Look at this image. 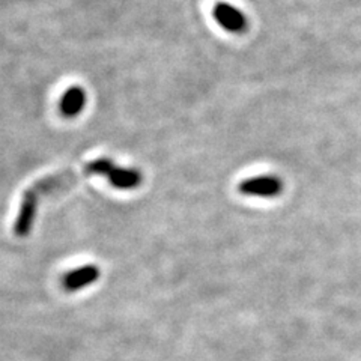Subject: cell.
Wrapping results in <instances>:
<instances>
[{
    "mask_svg": "<svg viewBox=\"0 0 361 361\" xmlns=\"http://www.w3.org/2000/svg\"><path fill=\"white\" fill-rule=\"evenodd\" d=\"M86 104V94L82 87L74 86L66 90L59 103V110L65 118H74L83 110Z\"/></svg>",
    "mask_w": 361,
    "mask_h": 361,
    "instance_id": "obj_4",
    "label": "cell"
},
{
    "mask_svg": "<svg viewBox=\"0 0 361 361\" xmlns=\"http://www.w3.org/2000/svg\"><path fill=\"white\" fill-rule=\"evenodd\" d=\"M99 277V268L97 265H85L77 268L74 271H70L62 277V288L66 292H75L82 288H86L89 285L95 283Z\"/></svg>",
    "mask_w": 361,
    "mask_h": 361,
    "instance_id": "obj_3",
    "label": "cell"
},
{
    "mask_svg": "<svg viewBox=\"0 0 361 361\" xmlns=\"http://www.w3.org/2000/svg\"><path fill=\"white\" fill-rule=\"evenodd\" d=\"M212 16L223 29L232 33H243L248 26L247 17L244 16L243 11L229 4L219 2L214 5Z\"/></svg>",
    "mask_w": 361,
    "mask_h": 361,
    "instance_id": "obj_2",
    "label": "cell"
},
{
    "mask_svg": "<svg viewBox=\"0 0 361 361\" xmlns=\"http://www.w3.org/2000/svg\"><path fill=\"white\" fill-rule=\"evenodd\" d=\"M238 190L245 196H255V197H276L283 190V183L277 176L262 175L248 178L240 184Z\"/></svg>",
    "mask_w": 361,
    "mask_h": 361,
    "instance_id": "obj_1",
    "label": "cell"
}]
</instances>
